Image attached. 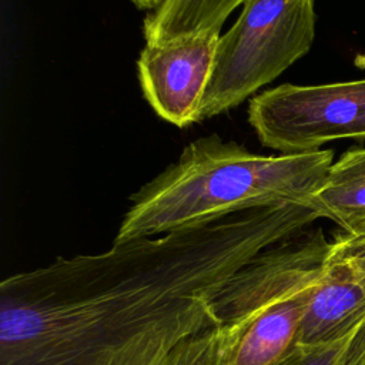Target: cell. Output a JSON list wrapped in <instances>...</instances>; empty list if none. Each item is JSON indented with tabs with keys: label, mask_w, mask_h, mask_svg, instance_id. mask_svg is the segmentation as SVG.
Instances as JSON below:
<instances>
[{
	"label": "cell",
	"mask_w": 365,
	"mask_h": 365,
	"mask_svg": "<svg viewBox=\"0 0 365 365\" xmlns=\"http://www.w3.org/2000/svg\"><path fill=\"white\" fill-rule=\"evenodd\" d=\"M238 339L234 329L212 325L182 341L161 365H230Z\"/></svg>",
	"instance_id": "obj_10"
},
{
	"label": "cell",
	"mask_w": 365,
	"mask_h": 365,
	"mask_svg": "<svg viewBox=\"0 0 365 365\" xmlns=\"http://www.w3.org/2000/svg\"><path fill=\"white\" fill-rule=\"evenodd\" d=\"M138 10H150L154 11L158 9L165 0H130Z\"/></svg>",
	"instance_id": "obj_12"
},
{
	"label": "cell",
	"mask_w": 365,
	"mask_h": 365,
	"mask_svg": "<svg viewBox=\"0 0 365 365\" xmlns=\"http://www.w3.org/2000/svg\"><path fill=\"white\" fill-rule=\"evenodd\" d=\"M365 319V225L329 241L297 345L317 348L349 335Z\"/></svg>",
	"instance_id": "obj_7"
},
{
	"label": "cell",
	"mask_w": 365,
	"mask_h": 365,
	"mask_svg": "<svg viewBox=\"0 0 365 365\" xmlns=\"http://www.w3.org/2000/svg\"><path fill=\"white\" fill-rule=\"evenodd\" d=\"M247 117L259 143L281 154L319 150L339 138H365V78L281 84L254 96Z\"/></svg>",
	"instance_id": "obj_5"
},
{
	"label": "cell",
	"mask_w": 365,
	"mask_h": 365,
	"mask_svg": "<svg viewBox=\"0 0 365 365\" xmlns=\"http://www.w3.org/2000/svg\"><path fill=\"white\" fill-rule=\"evenodd\" d=\"M328 248L322 228H305L264 248L214 294L215 325L240 336L230 365H272L297 346Z\"/></svg>",
	"instance_id": "obj_3"
},
{
	"label": "cell",
	"mask_w": 365,
	"mask_h": 365,
	"mask_svg": "<svg viewBox=\"0 0 365 365\" xmlns=\"http://www.w3.org/2000/svg\"><path fill=\"white\" fill-rule=\"evenodd\" d=\"M272 365H365V319L332 344L317 348L297 345Z\"/></svg>",
	"instance_id": "obj_11"
},
{
	"label": "cell",
	"mask_w": 365,
	"mask_h": 365,
	"mask_svg": "<svg viewBox=\"0 0 365 365\" xmlns=\"http://www.w3.org/2000/svg\"><path fill=\"white\" fill-rule=\"evenodd\" d=\"M220 38V30H208L163 44L145 43L137 60L138 81L161 120L178 128L198 123Z\"/></svg>",
	"instance_id": "obj_6"
},
{
	"label": "cell",
	"mask_w": 365,
	"mask_h": 365,
	"mask_svg": "<svg viewBox=\"0 0 365 365\" xmlns=\"http://www.w3.org/2000/svg\"><path fill=\"white\" fill-rule=\"evenodd\" d=\"M167 356H168V355H167ZM167 356H165V358H167ZM165 358H164V359H165ZM164 359H160V361H157V362H153V364H148V365H161Z\"/></svg>",
	"instance_id": "obj_13"
},
{
	"label": "cell",
	"mask_w": 365,
	"mask_h": 365,
	"mask_svg": "<svg viewBox=\"0 0 365 365\" xmlns=\"http://www.w3.org/2000/svg\"><path fill=\"white\" fill-rule=\"evenodd\" d=\"M332 164V150L262 155L217 134L197 138L131 194L114 241L208 225L257 208H311Z\"/></svg>",
	"instance_id": "obj_2"
},
{
	"label": "cell",
	"mask_w": 365,
	"mask_h": 365,
	"mask_svg": "<svg viewBox=\"0 0 365 365\" xmlns=\"http://www.w3.org/2000/svg\"><path fill=\"white\" fill-rule=\"evenodd\" d=\"M315 38L314 0H245L220 38L198 123L227 113L305 56Z\"/></svg>",
	"instance_id": "obj_4"
},
{
	"label": "cell",
	"mask_w": 365,
	"mask_h": 365,
	"mask_svg": "<svg viewBox=\"0 0 365 365\" xmlns=\"http://www.w3.org/2000/svg\"><path fill=\"white\" fill-rule=\"evenodd\" d=\"M311 208L345 231L365 225V148H349L331 165Z\"/></svg>",
	"instance_id": "obj_8"
},
{
	"label": "cell",
	"mask_w": 365,
	"mask_h": 365,
	"mask_svg": "<svg viewBox=\"0 0 365 365\" xmlns=\"http://www.w3.org/2000/svg\"><path fill=\"white\" fill-rule=\"evenodd\" d=\"M307 205L58 257L0 282V365H148L215 325L214 294L264 248L308 228Z\"/></svg>",
	"instance_id": "obj_1"
},
{
	"label": "cell",
	"mask_w": 365,
	"mask_h": 365,
	"mask_svg": "<svg viewBox=\"0 0 365 365\" xmlns=\"http://www.w3.org/2000/svg\"><path fill=\"white\" fill-rule=\"evenodd\" d=\"M245 0H165L143 21L147 44H163L174 38L220 30L227 17Z\"/></svg>",
	"instance_id": "obj_9"
}]
</instances>
